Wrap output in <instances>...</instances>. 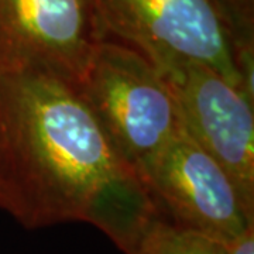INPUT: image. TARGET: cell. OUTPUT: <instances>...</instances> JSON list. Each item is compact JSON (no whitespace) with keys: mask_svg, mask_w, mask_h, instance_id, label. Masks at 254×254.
<instances>
[{"mask_svg":"<svg viewBox=\"0 0 254 254\" xmlns=\"http://www.w3.org/2000/svg\"><path fill=\"white\" fill-rule=\"evenodd\" d=\"M126 254H226L225 247L213 239L154 219Z\"/></svg>","mask_w":254,"mask_h":254,"instance_id":"52a82bcc","label":"cell"},{"mask_svg":"<svg viewBox=\"0 0 254 254\" xmlns=\"http://www.w3.org/2000/svg\"><path fill=\"white\" fill-rule=\"evenodd\" d=\"M0 209H3V198H1V192H0Z\"/></svg>","mask_w":254,"mask_h":254,"instance_id":"30bf717a","label":"cell"},{"mask_svg":"<svg viewBox=\"0 0 254 254\" xmlns=\"http://www.w3.org/2000/svg\"><path fill=\"white\" fill-rule=\"evenodd\" d=\"M226 254H254V225L246 229L242 235L223 245Z\"/></svg>","mask_w":254,"mask_h":254,"instance_id":"9c48e42d","label":"cell"},{"mask_svg":"<svg viewBox=\"0 0 254 254\" xmlns=\"http://www.w3.org/2000/svg\"><path fill=\"white\" fill-rule=\"evenodd\" d=\"M75 86L137 175L184 128L163 75L120 41L102 40Z\"/></svg>","mask_w":254,"mask_h":254,"instance_id":"7a4b0ae2","label":"cell"},{"mask_svg":"<svg viewBox=\"0 0 254 254\" xmlns=\"http://www.w3.org/2000/svg\"><path fill=\"white\" fill-rule=\"evenodd\" d=\"M105 38L91 0H0V73H48L75 85Z\"/></svg>","mask_w":254,"mask_h":254,"instance_id":"8992f818","label":"cell"},{"mask_svg":"<svg viewBox=\"0 0 254 254\" xmlns=\"http://www.w3.org/2000/svg\"><path fill=\"white\" fill-rule=\"evenodd\" d=\"M3 210L27 229L88 222L126 254L161 218L72 82L0 73Z\"/></svg>","mask_w":254,"mask_h":254,"instance_id":"6da1fadb","label":"cell"},{"mask_svg":"<svg viewBox=\"0 0 254 254\" xmlns=\"http://www.w3.org/2000/svg\"><path fill=\"white\" fill-rule=\"evenodd\" d=\"M226 24L232 46L254 44V0H213Z\"/></svg>","mask_w":254,"mask_h":254,"instance_id":"ba28073f","label":"cell"},{"mask_svg":"<svg viewBox=\"0 0 254 254\" xmlns=\"http://www.w3.org/2000/svg\"><path fill=\"white\" fill-rule=\"evenodd\" d=\"M160 216L225 245L254 216L230 177L185 127L138 173Z\"/></svg>","mask_w":254,"mask_h":254,"instance_id":"3957f363","label":"cell"},{"mask_svg":"<svg viewBox=\"0 0 254 254\" xmlns=\"http://www.w3.org/2000/svg\"><path fill=\"white\" fill-rule=\"evenodd\" d=\"M91 1L105 33L151 64L165 58L206 64L240 91L232 38L213 0Z\"/></svg>","mask_w":254,"mask_h":254,"instance_id":"277c9868","label":"cell"},{"mask_svg":"<svg viewBox=\"0 0 254 254\" xmlns=\"http://www.w3.org/2000/svg\"><path fill=\"white\" fill-rule=\"evenodd\" d=\"M153 65L171 88L185 130L226 171L254 216V105L206 64L165 58Z\"/></svg>","mask_w":254,"mask_h":254,"instance_id":"5b68a950","label":"cell"}]
</instances>
